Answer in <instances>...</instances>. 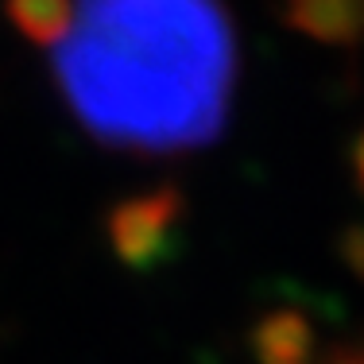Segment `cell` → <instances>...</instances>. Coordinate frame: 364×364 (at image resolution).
I'll list each match as a JSON object with an SVG mask.
<instances>
[{
	"mask_svg": "<svg viewBox=\"0 0 364 364\" xmlns=\"http://www.w3.org/2000/svg\"><path fill=\"white\" fill-rule=\"evenodd\" d=\"M20 12L66 105L105 144L171 155L225 128L237 36L221 0H31Z\"/></svg>",
	"mask_w": 364,
	"mask_h": 364,
	"instance_id": "1",
	"label": "cell"
},
{
	"mask_svg": "<svg viewBox=\"0 0 364 364\" xmlns=\"http://www.w3.org/2000/svg\"><path fill=\"white\" fill-rule=\"evenodd\" d=\"M283 16L326 47H357L364 39V0H283Z\"/></svg>",
	"mask_w": 364,
	"mask_h": 364,
	"instance_id": "2",
	"label": "cell"
},
{
	"mask_svg": "<svg viewBox=\"0 0 364 364\" xmlns=\"http://www.w3.org/2000/svg\"><path fill=\"white\" fill-rule=\"evenodd\" d=\"M264 364H314V326L302 314H275L259 329Z\"/></svg>",
	"mask_w": 364,
	"mask_h": 364,
	"instance_id": "3",
	"label": "cell"
},
{
	"mask_svg": "<svg viewBox=\"0 0 364 364\" xmlns=\"http://www.w3.org/2000/svg\"><path fill=\"white\" fill-rule=\"evenodd\" d=\"M349 171H353V182L364 190V132L353 140V147H349Z\"/></svg>",
	"mask_w": 364,
	"mask_h": 364,
	"instance_id": "4",
	"label": "cell"
},
{
	"mask_svg": "<svg viewBox=\"0 0 364 364\" xmlns=\"http://www.w3.org/2000/svg\"><path fill=\"white\" fill-rule=\"evenodd\" d=\"M326 364H364V349H341V353H333Z\"/></svg>",
	"mask_w": 364,
	"mask_h": 364,
	"instance_id": "5",
	"label": "cell"
}]
</instances>
